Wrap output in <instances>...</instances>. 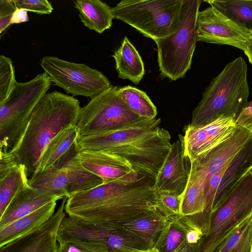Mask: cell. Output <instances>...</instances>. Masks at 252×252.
<instances>
[{
	"label": "cell",
	"mask_w": 252,
	"mask_h": 252,
	"mask_svg": "<svg viewBox=\"0 0 252 252\" xmlns=\"http://www.w3.org/2000/svg\"><path fill=\"white\" fill-rule=\"evenodd\" d=\"M252 30L227 16L213 5L199 11L196 20V41L230 45L243 52Z\"/></svg>",
	"instance_id": "cell-13"
},
{
	"label": "cell",
	"mask_w": 252,
	"mask_h": 252,
	"mask_svg": "<svg viewBox=\"0 0 252 252\" xmlns=\"http://www.w3.org/2000/svg\"></svg>",
	"instance_id": "cell-44"
},
{
	"label": "cell",
	"mask_w": 252,
	"mask_h": 252,
	"mask_svg": "<svg viewBox=\"0 0 252 252\" xmlns=\"http://www.w3.org/2000/svg\"><path fill=\"white\" fill-rule=\"evenodd\" d=\"M160 118L141 117L97 134L79 136L81 150L107 151L128 160L139 174L156 178L169 152L171 135Z\"/></svg>",
	"instance_id": "cell-2"
},
{
	"label": "cell",
	"mask_w": 252,
	"mask_h": 252,
	"mask_svg": "<svg viewBox=\"0 0 252 252\" xmlns=\"http://www.w3.org/2000/svg\"><path fill=\"white\" fill-rule=\"evenodd\" d=\"M64 197L52 217L40 227L1 247L0 252H57V233L65 217Z\"/></svg>",
	"instance_id": "cell-18"
},
{
	"label": "cell",
	"mask_w": 252,
	"mask_h": 252,
	"mask_svg": "<svg viewBox=\"0 0 252 252\" xmlns=\"http://www.w3.org/2000/svg\"><path fill=\"white\" fill-rule=\"evenodd\" d=\"M51 84L45 72L28 82H17L7 99L0 104V151L9 153L17 146L33 110Z\"/></svg>",
	"instance_id": "cell-5"
},
{
	"label": "cell",
	"mask_w": 252,
	"mask_h": 252,
	"mask_svg": "<svg viewBox=\"0 0 252 252\" xmlns=\"http://www.w3.org/2000/svg\"><path fill=\"white\" fill-rule=\"evenodd\" d=\"M252 169V135L232 160L205 183L206 205L204 211L191 216L203 235L207 234L211 214L239 181Z\"/></svg>",
	"instance_id": "cell-10"
},
{
	"label": "cell",
	"mask_w": 252,
	"mask_h": 252,
	"mask_svg": "<svg viewBox=\"0 0 252 252\" xmlns=\"http://www.w3.org/2000/svg\"><path fill=\"white\" fill-rule=\"evenodd\" d=\"M252 135V132L237 124L234 131L191 165L207 180L228 164Z\"/></svg>",
	"instance_id": "cell-19"
},
{
	"label": "cell",
	"mask_w": 252,
	"mask_h": 252,
	"mask_svg": "<svg viewBox=\"0 0 252 252\" xmlns=\"http://www.w3.org/2000/svg\"><path fill=\"white\" fill-rule=\"evenodd\" d=\"M183 0H123L111 8L114 18L154 41L179 30Z\"/></svg>",
	"instance_id": "cell-6"
},
{
	"label": "cell",
	"mask_w": 252,
	"mask_h": 252,
	"mask_svg": "<svg viewBox=\"0 0 252 252\" xmlns=\"http://www.w3.org/2000/svg\"><path fill=\"white\" fill-rule=\"evenodd\" d=\"M18 8H22L39 14H48L52 12L53 6L47 0H15Z\"/></svg>",
	"instance_id": "cell-35"
},
{
	"label": "cell",
	"mask_w": 252,
	"mask_h": 252,
	"mask_svg": "<svg viewBox=\"0 0 252 252\" xmlns=\"http://www.w3.org/2000/svg\"><path fill=\"white\" fill-rule=\"evenodd\" d=\"M237 126L232 117H220L202 126L184 128V135H180L185 150V155L193 162L202 157L234 131Z\"/></svg>",
	"instance_id": "cell-15"
},
{
	"label": "cell",
	"mask_w": 252,
	"mask_h": 252,
	"mask_svg": "<svg viewBox=\"0 0 252 252\" xmlns=\"http://www.w3.org/2000/svg\"><path fill=\"white\" fill-rule=\"evenodd\" d=\"M0 179L7 175L15 166L19 165L9 153L0 151Z\"/></svg>",
	"instance_id": "cell-37"
},
{
	"label": "cell",
	"mask_w": 252,
	"mask_h": 252,
	"mask_svg": "<svg viewBox=\"0 0 252 252\" xmlns=\"http://www.w3.org/2000/svg\"><path fill=\"white\" fill-rule=\"evenodd\" d=\"M203 235L201 231L192 223L187 232L186 242L188 244L196 247Z\"/></svg>",
	"instance_id": "cell-39"
},
{
	"label": "cell",
	"mask_w": 252,
	"mask_h": 252,
	"mask_svg": "<svg viewBox=\"0 0 252 252\" xmlns=\"http://www.w3.org/2000/svg\"><path fill=\"white\" fill-rule=\"evenodd\" d=\"M158 193L164 215L168 217L180 215L182 195L166 192Z\"/></svg>",
	"instance_id": "cell-34"
},
{
	"label": "cell",
	"mask_w": 252,
	"mask_h": 252,
	"mask_svg": "<svg viewBox=\"0 0 252 252\" xmlns=\"http://www.w3.org/2000/svg\"><path fill=\"white\" fill-rule=\"evenodd\" d=\"M15 0H0V33H2L10 25L12 15L17 9Z\"/></svg>",
	"instance_id": "cell-36"
},
{
	"label": "cell",
	"mask_w": 252,
	"mask_h": 252,
	"mask_svg": "<svg viewBox=\"0 0 252 252\" xmlns=\"http://www.w3.org/2000/svg\"><path fill=\"white\" fill-rule=\"evenodd\" d=\"M131 252H159L154 247L147 250H135Z\"/></svg>",
	"instance_id": "cell-43"
},
{
	"label": "cell",
	"mask_w": 252,
	"mask_h": 252,
	"mask_svg": "<svg viewBox=\"0 0 252 252\" xmlns=\"http://www.w3.org/2000/svg\"><path fill=\"white\" fill-rule=\"evenodd\" d=\"M244 53L249 59V62L252 64V33L247 41Z\"/></svg>",
	"instance_id": "cell-41"
},
{
	"label": "cell",
	"mask_w": 252,
	"mask_h": 252,
	"mask_svg": "<svg viewBox=\"0 0 252 252\" xmlns=\"http://www.w3.org/2000/svg\"><path fill=\"white\" fill-rule=\"evenodd\" d=\"M80 109L77 99L57 91L47 93L36 105L20 142L9 153L25 166L29 179L49 143L69 126L77 125Z\"/></svg>",
	"instance_id": "cell-3"
},
{
	"label": "cell",
	"mask_w": 252,
	"mask_h": 252,
	"mask_svg": "<svg viewBox=\"0 0 252 252\" xmlns=\"http://www.w3.org/2000/svg\"><path fill=\"white\" fill-rule=\"evenodd\" d=\"M192 224L188 216L181 215L167 217L154 247L159 252H173L186 243L187 232Z\"/></svg>",
	"instance_id": "cell-25"
},
{
	"label": "cell",
	"mask_w": 252,
	"mask_h": 252,
	"mask_svg": "<svg viewBox=\"0 0 252 252\" xmlns=\"http://www.w3.org/2000/svg\"><path fill=\"white\" fill-rule=\"evenodd\" d=\"M28 21H29V17L28 11L24 9L17 8L12 15L11 24H18Z\"/></svg>",
	"instance_id": "cell-40"
},
{
	"label": "cell",
	"mask_w": 252,
	"mask_h": 252,
	"mask_svg": "<svg viewBox=\"0 0 252 252\" xmlns=\"http://www.w3.org/2000/svg\"><path fill=\"white\" fill-rule=\"evenodd\" d=\"M112 86L81 107L77 127L80 136L97 134L129 124L141 117L132 111Z\"/></svg>",
	"instance_id": "cell-9"
},
{
	"label": "cell",
	"mask_w": 252,
	"mask_h": 252,
	"mask_svg": "<svg viewBox=\"0 0 252 252\" xmlns=\"http://www.w3.org/2000/svg\"><path fill=\"white\" fill-rule=\"evenodd\" d=\"M200 0H183L177 32L155 40L161 74L171 81L183 78L191 67L196 47L195 24Z\"/></svg>",
	"instance_id": "cell-7"
},
{
	"label": "cell",
	"mask_w": 252,
	"mask_h": 252,
	"mask_svg": "<svg viewBox=\"0 0 252 252\" xmlns=\"http://www.w3.org/2000/svg\"><path fill=\"white\" fill-rule=\"evenodd\" d=\"M63 198L28 185L15 196L0 217V228L50 202L57 201Z\"/></svg>",
	"instance_id": "cell-21"
},
{
	"label": "cell",
	"mask_w": 252,
	"mask_h": 252,
	"mask_svg": "<svg viewBox=\"0 0 252 252\" xmlns=\"http://www.w3.org/2000/svg\"><path fill=\"white\" fill-rule=\"evenodd\" d=\"M252 250V216L227 236L214 252H251Z\"/></svg>",
	"instance_id": "cell-30"
},
{
	"label": "cell",
	"mask_w": 252,
	"mask_h": 252,
	"mask_svg": "<svg viewBox=\"0 0 252 252\" xmlns=\"http://www.w3.org/2000/svg\"><path fill=\"white\" fill-rule=\"evenodd\" d=\"M79 136L76 125L59 133L45 148L34 173L59 169L77 156L81 151L77 142Z\"/></svg>",
	"instance_id": "cell-20"
},
{
	"label": "cell",
	"mask_w": 252,
	"mask_h": 252,
	"mask_svg": "<svg viewBox=\"0 0 252 252\" xmlns=\"http://www.w3.org/2000/svg\"><path fill=\"white\" fill-rule=\"evenodd\" d=\"M173 252H197L196 247L186 243Z\"/></svg>",
	"instance_id": "cell-42"
},
{
	"label": "cell",
	"mask_w": 252,
	"mask_h": 252,
	"mask_svg": "<svg viewBox=\"0 0 252 252\" xmlns=\"http://www.w3.org/2000/svg\"><path fill=\"white\" fill-rule=\"evenodd\" d=\"M56 202H50L0 228V247L27 235L45 223L55 213Z\"/></svg>",
	"instance_id": "cell-22"
},
{
	"label": "cell",
	"mask_w": 252,
	"mask_h": 252,
	"mask_svg": "<svg viewBox=\"0 0 252 252\" xmlns=\"http://www.w3.org/2000/svg\"><path fill=\"white\" fill-rule=\"evenodd\" d=\"M232 19L245 24L252 22V0H206Z\"/></svg>",
	"instance_id": "cell-31"
},
{
	"label": "cell",
	"mask_w": 252,
	"mask_h": 252,
	"mask_svg": "<svg viewBox=\"0 0 252 252\" xmlns=\"http://www.w3.org/2000/svg\"><path fill=\"white\" fill-rule=\"evenodd\" d=\"M74 236L81 241L104 245L110 252H131L154 247L122 227H113L84 220H80L77 223Z\"/></svg>",
	"instance_id": "cell-14"
},
{
	"label": "cell",
	"mask_w": 252,
	"mask_h": 252,
	"mask_svg": "<svg viewBox=\"0 0 252 252\" xmlns=\"http://www.w3.org/2000/svg\"><path fill=\"white\" fill-rule=\"evenodd\" d=\"M252 216V169L235 185L211 216L208 232L196 247L197 252H214L223 240Z\"/></svg>",
	"instance_id": "cell-8"
},
{
	"label": "cell",
	"mask_w": 252,
	"mask_h": 252,
	"mask_svg": "<svg viewBox=\"0 0 252 252\" xmlns=\"http://www.w3.org/2000/svg\"><path fill=\"white\" fill-rule=\"evenodd\" d=\"M205 178L191 165L186 189L182 194L180 215L192 216L202 213L206 205Z\"/></svg>",
	"instance_id": "cell-26"
},
{
	"label": "cell",
	"mask_w": 252,
	"mask_h": 252,
	"mask_svg": "<svg viewBox=\"0 0 252 252\" xmlns=\"http://www.w3.org/2000/svg\"><path fill=\"white\" fill-rule=\"evenodd\" d=\"M249 94L247 64L239 57L228 63L211 81L193 109L188 126H202L222 116L232 117L236 122Z\"/></svg>",
	"instance_id": "cell-4"
},
{
	"label": "cell",
	"mask_w": 252,
	"mask_h": 252,
	"mask_svg": "<svg viewBox=\"0 0 252 252\" xmlns=\"http://www.w3.org/2000/svg\"><path fill=\"white\" fill-rule=\"evenodd\" d=\"M236 123L252 132V100L248 102L238 116Z\"/></svg>",
	"instance_id": "cell-38"
},
{
	"label": "cell",
	"mask_w": 252,
	"mask_h": 252,
	"mask_svg": "<svg viewBox=\"0 0 252 252\" xmlns=\"http://www.w3.org/2000/svg\"><path fill=\"white\" fill-rule=\"evenodd\" d=\"M78 158L83 166L100 177L103 184L113 182L129 184L140 176L128 160L107 151L82 150Z\"/></svg>",
	"instance_id": "cell-16"
},
{
	"label": "cell",
	"mask_w": 252,
	"mask_h": 252,
	"mask_svg": "<svg viewBox=\"0 0 252 252\" xmlns=\"http://www.w3.org/2000/svg\"><path fill=\"white\" fill-rule=\"evenodd\" d=\"M29 185L54 194L69 198L74 194L103 184L98 176L86 169L78 155L59 169H49L34 173Z\"/></svg>",
	"instance_id": "cell-12"
},
{
	"label": "cell",
	"mask_w": 252,
	"mask_h": 252,
	"mask_svg": "<svg viewBox=\"0 0 252 252\" xmlns=\"http://www.w3.org/2000/svg\"><path fill=\"white\" fill-rule=\"evenodd\" d=\"M57 252H110L104 245L76 240H66L59 242Z\"/></svg>",
	"instance_id": "cell-33"
},
{
	"label": "cell",
	"mask_w": 252,
	"mask_h": 252,
	"mask_svg": "<svg viewBox=\"0 0 252 252\" xmlns=\"http://www.w3.org/2000/svg\"><path fill=\"white\" fill-rule=\"evenodd\" d=\"M17 82L11 59L0 56V104L8 97Z\"/></svg>",
	"instance_id": "cell-32"
},
{
	"label": "cell",
	"mask_w": 252,
	"mask_h": 252,
	"mask_svg": "<svg viewBox=\"0 0 252 252\" xmlns=\"http://www.w3.org/2000/svg\"><path fill=\"white\" fill-rule=\"evenodd\" d=\"M118 94L125 104L139 116L156 118L157 107L145 92L128 85L118 87Z\"/></svg>",
	"instance_id": "cell-29"
},
{
	"label": "cell",
	"mask_w": 252,
	"mask_h": 252,
	"mask_svg": "<svg viewBox=\"0 0 252 252\" xmlns=\"http://www.w3.org/2000/svg\"><path fill=\"white\" fill-rule=\"evenodd\" d=\"M172 144L155 178L154 188L158 192L182 195L189 181L191 162L185 155L181 138Z\"/></svg>",
	"instance_id": "cell-17"
},
{
	"label": "cell",
	"mask_w": 252,
	"mask_h": 252,
	"mask_svg": "<svg viewBox=\"0 0 252 252\" xmlns=\"http://www.w3.org/2000/svg\"><path fill=\"white\" fill-rule=\"evenodd\" d=\"M112 57L119 78L138 85L145 74L144 64L138 52L125 36Z\"/></svg>",
	"instance_id": "cell-23"
},
{
	"label": "cell",
	"mask_w": 252,
	"mask_h": 252,
	"mask_svg": "<svg viewBox=\"0 0 252 252\" xmlns=\"http://www.w3.org/2000/svg\"><path fill=\"white\" fill-rule=\"evenodd\" d=\"M155 182L154 177L140 174L137 180L129 184H102L67 198L64 211L68 216L121 227L150 213H162Z\"/></svg>",
	"instance_id": "cell-1"
},
{
	"label": "cell",
	"mask_w": 252,
	"mask_h": 252,
	"mask_svg": "<svg viewBox=\"0 0 252 252\" xmlns=\"http://www.w3.org/2000/svg\"><path fill=\"white\" fill-rule=\"evenodd\" d=\"M28 177L24 165L19 164L0 179V217L15 196L29 185Z\"/></svg>",
	"instance_id": "cell-28"
},
{
	"label": "cell",
	"mask_w": 252,
	"mask_h": 252,
	"mask_svg": "<svg viewBox=\"0 0 252 252\" xmlns=\"http://www.w3.org/2000/svg\"><path fill=\"white\" fill-rule=\"evenodd\" d=\"M74 5L81 21L90 30L101 34L111 27L114 17L106 3L100 0H77Z\"/></svg>",
	"instance_id": "cell-24"
},
{
	"label": "cell",
	"mask_w": 252,
	"mask_h": 252,
	"mask_svg": "<svg viewBox=\"0 0 252 252\" xmlns=\"http://www.w3.org/2000/svg\"><path fill=\"white\" fill-rule=\"evenodd\" d=\"M40 65L51 82L73 95L92 98L112 86L103 73L84 63L44 56Z\"/></svg>",
	"instance_id": "cell-11"
},
{
	"label": "cell",
	"mask_w": 252,
	"mask_h": 252,
	"mask_svg": "<svg viewBox=\"0 0 252 252\" xmlns=\"http://www.w3.org/2000/svg\"><path fill=\"white\" fill-rule=\"evenodd\" d=\"M167 219V217L161 212L156 211L127 222L122 227L154 247L165 225Z\"/></svg>",
	"instance_id": "cell-27"
}]
</instances>
